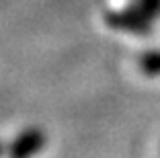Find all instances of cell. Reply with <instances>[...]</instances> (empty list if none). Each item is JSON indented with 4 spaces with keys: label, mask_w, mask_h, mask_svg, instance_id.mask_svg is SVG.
Instances as JSON below:
<instances>
[{
    "label": "cell",
    "mask_w": 160,
    "mask_h": 158,
    "mask_svg": "<svg viewBox=\"0 0 160 158\" xmlns=\"http://www.w3.org/2000/svg\"><path fill=\"white\" fill-rule=\"evenodd\" d=\"M105 23L115 31L142 35V37L152 33V19L146 13H142L138 6L121 8V10H107L105 13Z\"/></svg>",
    "instance_id": "6da1fadb"
},
{
    "label": "cell",
    "mask_w": 160,
    "mask_h": 158,
    "mask_svg": "<svg viewBox=\"0 0 160 158\" xmlns=\"http://www.w3.org/2000/svg\"><path fill=\"white\" fill-rule=\"evenodd\" d=\"M140 70L148 76H160V51H148L140 58Z\"/></svg>",
    "instance_id": "7a4b0ae2"
},
{
    "label": "cell",
    "mask_w": 160,
    "mask_h": 158,
    "mask_svg": "<svg viewBox=\"0 0 160 158\" xmlns=\"http://www.w3.org/2000/svg\"><path fill=\"white\" fill-rule=\"evenodd\" d=\"M138 8L142 13H146L150 19H158L160 17V0H138Z\"/></svg>",
    "instance_id": "3957f363"
}]
</instances>
